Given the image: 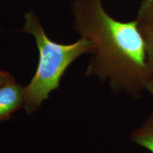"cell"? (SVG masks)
<instances>
[{
  "mask_svg": "<svg viewBox=\"0 0 153 153\" xmlns=\"http://www.w3.org/2000/svg\"><path fill=\"white\" fill-rule=\"evenodd\" d=\"M138 26L144 41L147 65L153 80V27L139 24Z\"/></svg>",
  "mask_w": 153,
  "mask_h": 153,
  "instance_id": "cell-5",
  "label": "cell"
},
{
  "mask_svg": "<svg viewBox=\"0 0 153 153\" xmlns=\"http://www.w3.org/2000/svg\"><path fill=\"white\" fill-rule=\"evenodd\" d=\"M146 91H148L153 98V80L151 79L146 85Z\"/></svg>",
  "mask_w": 153,
  "mask_h": 153,
  "instance_id": "cell-8",
  "label": "cell"
},
{
  "mask_svg": "<svg viewBox=\"0 0 153 153\" xmlns=\"http://www.w3.org/2000/svg\"><path fill=\"white\" fill-rule=\"evenodd\" d=\"M26 87L14 77L0 87V120H9L16 111L24 108Z\"/></svg>",
  "mask_w": 153,
  "mask_h": 153,
  "instance_id": "cell-3",
  "label": "cell"
},
{
  "mask_svg": "<svg viewBox=\"0 0 153 153\" xmlns=\"http://www.w3.org/2000/svg\"><path fill=\"white\" fill-rule=\"evenodd\" d=\"M71 13L74 30L91 43L85 75L106 82L116 94L142 99L152 78L137 21L114 19L105 10L102 0H73Z\"/></svg>",
  "mask_w": 153,
  "mask_h": 153,
  "instance_id": "cell-1",
  "label": "cell"
},
{
  "mask_svg": "<svg viewBox=\"0 0 153 153\" xmlns=\"http://www.w3.org/2000/svg\"><path fill=\"white\" fill-rule=\"evenodd\" d=\"M20 30L33 36L39 51L36 72L26 86L24 108L31 114L48 99L51 91L58 89L68 67L82 55L90 53L91 43L83 38L68 45L55 43L47 36L33 10L25 13L24 25Z\"/></svg>",
  "mask_w": 153,
  "mask_h": 153,
  "instance_id": "cell-2",
  "label": "cell"
},
{
  "mask_svg": "<svg viewBox=\"0 0 153 153\" xmlns=\"http://www.w3.org/2000/svg\"><path fill=\"white\" fill-rule=\"evenodd\" d=\"M12 78L13 76L10 73L0 70V87L5 85L7 82L12 79Z\"/></svg>",
  "mask_w": 153,
  "mask_h": 153,
  "instance_id": "cell-7",
  "label": "cell"
},
{
  "mask_svg": "<svg viewBox=\"0 0 153 153\" xmlns=\"http://www.w3.org/2000/svg\"><path fill=\"white\" fill-rule=\"evenodd\" d=\"M135 20L139 25L153 27V0H143Z\"/></svg>",
  "mask_w": 153,
  "mask_h": 153,
  "instance_id": "cell-6",
  "label": "cell"
},
{
  "mask_svg": "<svg viewBox=\"0 0 153 153\" xmlns=\"http://www.w3.org/2000/svg\"><path fill=\"white\" fill-rule=\"evenodd\" d=\"M130 140L153 153V111L144 123L131 134Z\"/></svg>",
  "mask_w": 153,
  "mask_h": 153,
  "instance_id": "cell-4",
  "label": "cell"
}]
</instances>
